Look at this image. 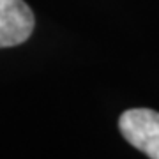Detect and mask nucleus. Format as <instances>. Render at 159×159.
<instances>
[{"instance_id":"1","label":"nucleus","mask_w":159,"mask_h":159,"mask_svg":"<svg viewBox=\"0 0 159 159\" xmlns=\"http://www.w3.org/2000/svg\"><path fill=\"white\" fill-rule=\"evenodd\" d=\"M119 129L134 148L150 159H159V113L148 108H133L120 115Z\"/></svg>"},{"instance_id":"2","label":"nucleus","mask_w":159,"mask_h":159,"mask_svg":"<svg viewBox=\"0 0 159 159\" xmlns=\"http://www.w3.org/2000/svg\"><path fill=\"white\" fill-rule=\"evenodd\" d=\"M34 25V12L23 0H0V48L25 43Z\"/></svg>"}]
</instances>
